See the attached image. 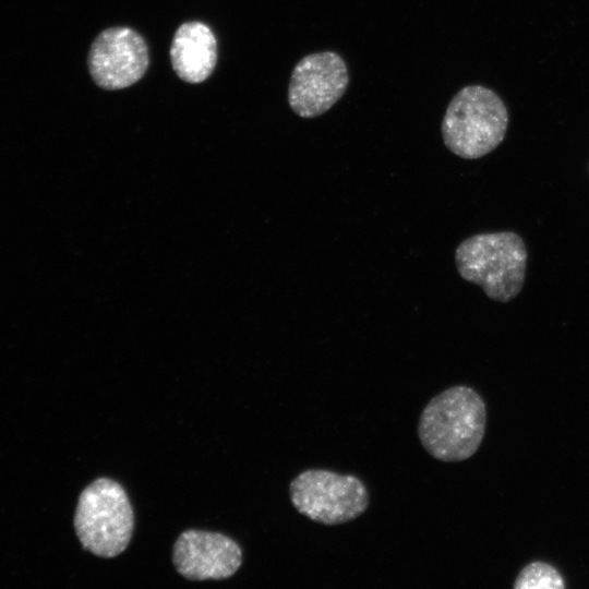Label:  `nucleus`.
<instances>
[{"mask_svg":"<svg viewBox=\"0 0 589 589\" xmlns=\"http://www.w3.org/2000/svg\"><path fill=\"white\" fill-rule=\"evenodd\" d=\"M485 405L471 387L453 386L433 397L418 425L419 440L435 459L454 462L471 457L485 430Z\"/></svg>","mask_w":589,"mask_h":589,"instance_id":"nucleus-1","label":"nucleus"},{"mask_svg":"<svg viewBox=\"0 0 589 589\" xmlns=\"http://www.w3.org/2000/svg\"><path fill=\"white\" fill-rule=\"evenodd\" d=\"M455 262L460 277L478 285L492 300L508 302L521 290L527 250L513 231L479 233L457 247Z\"/></svg>","mask_w":589,"mask_h":589,"instance_id":"nucleus-2","label":"nucleus"},{"mask_svg":"<svg viewBox=\"0 0 589 589\" xmlns=\"http://www.w3.org/2000/svg\"><path fill=\"white\" fill-rule=\"evenodd\" d=\"M507 127L508 112L500 96L488 87L469 85L449 101L441 130L452 153L477 159L502 143Z\"/></svg>","mask_w":589,"mask_h":589,"instance_id":"nucleus-3","label":"nucleus"},{"mask_svg":"<svg viewBox=\"0 0 589 589\" xmlns=\"http://www.w3.org/2000/svg\"><path fill=\"white\" fill-rule=\"evenodd\" d=\"M74 528L83 549L111 558L130 543L134 515L124 489L118 482L99 478L81 493Z\"/></svg>","mask_w":589,"mask_h":589,"instance_id":"nucleus-4","label":"nucleus"},{"mask_svg":"<svg viewBox=\"0 0 589 589\" xmlns=\"http://www.w3.org/2000/svg\"><path fill=\"white\" fill-rule=\"evenodd\" d=\"M294 508L309 519L327 526L353 520L369 506L363 482L352 474L325 469H309L290 483Z\"/></svg>","mask_w":589,"mask_h":589,"instance_id":"nucleus-5","label":"nucleus"},{"mask_svg":"<svg viewBox=\"0 0 589 589\" xmlns=\"http://www.w3.org/2000/svg\"><path fill=\"white\" fill-rule=\"evenodd\" d=\"M149 63L144 38L136 31L117 26L106 28L94 39L87 58L94 82L108 91L122 89L139 82Z\"/></svg>","mask_w":589,"mask_h":589,"instance_id":"nucleus-6","label":"nucleus"},{"mask_svg":"<svg viewBox=\"0 0 589 589\" xmlns=\"http://www.w3.org/2000/svg\"><path fill=\"white\" fill-rule=\"evenodd\" d=\"M349 83L344 59L334 51L303 57L291 73L288 103L301 118H315L326 112L345 94Z\"/></svg>","mask_w":589,"mask_h":589,"instance_id":"nucleus-7","label":"nucleus"},{"mask_svg":"<svg viewBox=\"0 0 589 589\" xmlns=\"http://www.w3.org/2000/svg\"><path fill=\"white\" fill-rule=\"evenodd\" d=\"M172 562L187 579H225L241 566L242 551L225 534L190 529L175 542Z\"/></svg>","mask_w":589,"mask_h":589,"instance_id":"nucleus-8","label":"nucleus"},{"mask_svg":"<svg viewBox=\"0 0 589 589\" xmlns=\"http://www.w3.org/2000/svg\"><path fill=\"white\" fill-rule=\"evenodd\" d=\"M170 60L176 74L184 82H204L217 61V41L211 27L200 21L181 24L170 46Z\"/></svg>","mask_w":589,"mask_h":589,"instance_id":"nucleus-9","label":"nucleus"},{"mask_svg":"<svg viewBox=\"0 0 589 589\" xmlns=\"http://www.w3.org/2000/svg\"><path fill=\"white\" fill-rule=\"evenodd\" d=\"M514 588L564 589L565 582L552 565L544 562H532L521 569L515 580Z\"/></svg>","mask_w":589,"mask_h":589,"instance_id":"nucleus-10","label":"nucleus"}]
</instances>
